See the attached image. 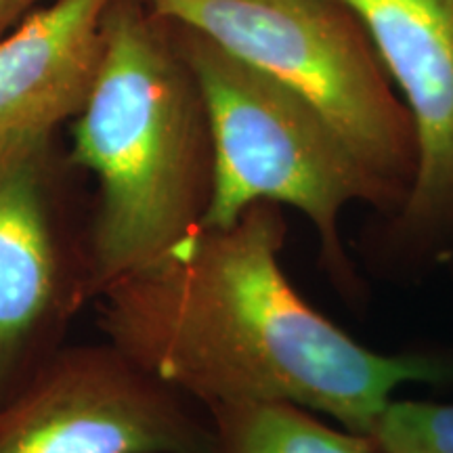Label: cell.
<instances>
[{
    "mask_svg": "<svg viewBox=\"0 0 453 453\" xmlns=\"http://www.w3.org/2000/svg\"><path fill=\"white\" fill-rule=\"evenodd\" d=\"M70 162L97 180L84 242L87 296L156 263L202 226L212 141L173 21L145 0H110L104 55L73 118Z\"/></svg>",
    "mask_w": 453,
    "mask_h": 453,
    "instance_id": "7a4b0ae2",
    "label": "cell"
},
{
    "mask_svg": "<svg viewBox=\"0 0 453 453\" xmlns=\"http://www.w3.org/2000/svg\"><path fill=\"white\" fill-rule=\"evenodd\" d=\"M344 3L370 30L416 127V179L380 246L395 263H439L453 254V0Z\"/></svg>",
    "mask_w": 453,
    "mask_h": 453,
    "instance_id": "52a82bcc",
    "label": "cell"
},
{
    "mask_svg": "<svg viewBox=\"0 0 453 453\" xmlns=\"http://www.w3.org/2000/svg\"><path fill=\"white\" fill-rule=\"evenodd\" d=\"M212 453H380L367 437L326 426L288 401L208 410Z\"/></svg>",
    "mask_w": 453,
    "mask_h": 453,
    "instance_id": "9c48e42d",
    "label": "cell"
},
{
    "mask_svg": "<svg viewBox=\"0 0 453 453\" xmlns=\"http://www.w3.org/2000/svg\"><path fill=\"white\" fill-rule=\"evenodd\" d=\"M0 453H212V430L104 342L55 350L0 405Z\"/></svg>",
    "mask_w": 453,
    "mask_h": 453,
    "instance_id": "5b68a950",
    "label": "cell"
},
{
    "mask_svg": "<svg viewBox=\"0 0 453 453\" xmlns=\"http://www.w3.org/2000/svg\"><path fill=\"white\" fill-rule=\"evenodd\" d=\"M296 90L403 206L418 173L411 113L344 0H145ZM399 212V211H396ZM395 212V214H396Z\"/></svg>",
    "mask_w": 453,
    "mask_h": 453,
    "instance_id": "277c9868",
    "label": "cell"
},
{
    "mask_svg": "<svg viewBox=\"0 0 453 453\" xmlns=\"http://www.w3.org/2000/svg\"><path fill=\"white\" fill-rule=\"evenodd\" d=\"M173 27L211 127L212 191L202 226L234 225L257 202L296 208L315 226L321 265L353 294L340 214L350 202H365L390 219L399 211L395 197L296 90L203 32L177 21Z\"/></svg>",
    "mask_w": 453,
    "mask_h": 453,
    "instance_id": "3957f363",
    "label": "cell"
},
{
    "mask_svg": "<svg viewBox=\"0 0 453 453\" xmlns=\"http://www.w3.org/2000/svg\"><path fill=\"white\" fill-rule=\"evenodd\" d=\"M286 231L273 202L200 226L95 298L105 342L206 410L288 401L361 437L396 387L453 380L447 357L376 353L311 307L281 269Z\"/></svg>",
    "mask_w": 453,
    "mask_h": 453,
    "instance_id": "6da1fadb",
    "label": "cell"
},
{
    "mask_svg": "<svg viewBox=\"0 0 453 453\" xmlns=\"http://www.w3.org/2000/svg\"><path fill=\"white\" fill-rule=\"evenodd\" d=\"M367 439L380 453H453V403L390 399Z\"/></svg>",
    "mask_w": 453,
    "mask_h": 453,
    "instance_id": "30bf717a",
    "label": "cell"
},
{
    "mask_svg": "<svg viewBox=\"0 0 453 453\" xmlns=\"http://www.w3.org/2000/svg\"><path fill=\"white\" fill-rule=\"evenodd\" d=\"M44 3L50 4L55 0H0V38L15 30L34 11L42 9Z\"/></svg>",
    "mask_w": 453,
    "mask_h": 453,
    "instance_id": "8fae6325",
    "label": "cell"
},
{
    "mask_svg": "<svg viewBox=\"0 0 453 453\" xmlns=\"http://www.w3.org/2000/svg\"><path fill=\"white\" fill-rule=\"evenodd\" d=\"M110 0H55L0 38V139L76 118L104 55Z\"/></svg>",
    "mask_w": 453,
    "mask_h": 453,
    "instance_id": "ba28073f",
    "label": "cell"
},
{
    "mask_svg": "<svg viewBox=\"0 0 453 453\" xmlns=\"http://www.w3.org/2000/svg\"><path fill=\"white\" fill-rule=\"evenodd\" d=\"M53 133L0 139V405L55 353L87 303V263L53 179Z\"/></svg>",
    "mask_w": 453,
    "mask_h": 453,
    "instance_id": "8992f818",
    "label": "cell"
}]
</instances>
